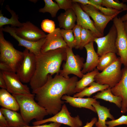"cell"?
Wrapping results in <instances>:
<instances>
[{
	"label": "cell",
	"instance_id": "obj_1",
	"mask_svg": "<svg viewBox=\"0 0 127 127\" xmlns=\"http://www.w3.org/2000/svg\"><path fill=\"white\" fill-rule=\"evenodd\" d=\"M47 82L41 87L32 91L38 103L44 108L48 115H55L61 109L64 102L61 99L64 95L75 94L74 90L78 81L77 77L66 78L59 74L54 77L48 75Z\"/></svg>",
	"mask_w": 127,
	"mask_h": 127
},
{
	"label": "cell",
	"instance_id": "obj_2",
	"mask_svg": "<svg viewBox=\"0 0 127 127\" xmlns=\"http://www.w3.org/2000/svg\"><path fill=\"white\" fill-rule=\"evenodd\" d=\"M36 68L30 85L32 91L42 86L47 82L48 75L59 74L63 61L67 59L66 48H59L41 53L35 56Z\"/></svg>",
	"mask_w": 127,
	"mask_h": 127
},
{
	"label": "cell",
	"instance_id": "obj_3",
	"mask_svg": "<svg viewBox=\"0 0 127 127\" xmlns=\"http://www.w3.org/2000/svg\"><path fill=\"white\" fill-rule=\"evenodd\" d=\"M19 105L20 114L27 125L33 119L41 121L48 114L46 110L35 101V95L12 94Z\"/></svg>",
	"mask_w": 127,
	"mask_h": 127
},
{
	"label": "cell",
	"instance_id": "obj_4",
	"mask_svg": "<svg viewBox=\"0 0 127 127\" xmlns=\"http://www.w3.org/2000/svg\"><path fill=\"white\" fill-rule=\"evenodd\" d=\"M0 61L11 67L16 72L24 57L23 52L15 49L13 45L4 38L3 31L0 29Z\"/></svg>",
	"mask_w": 127,
	"mask_h": 127
},
{
	"label": "cell",
	"instance_id": "obj_5",
	"mask_svg": "<svg viewBox=\"0 0 127 127\" xmlns=\"http://www.w3.org/2000/svg\"><path fill=\"white\" fill-rule=\"evenodd\" d=\"M67 59L62 65L59 74L66 78H69L68 75L73 74L81 78L83 75L81 72L84 64V59L78 55H75L72 48L67 46L66 48Z\"/></svg>",
	"mask_w": 127,
	"mask_h": 127
},
{
	"label": "cell",
	"instance_id": "obj_6",
	"mask_svg": "<svg viewBox=\"0 0 127 127\" xmlns=\"http://www.w3.org/2000/svg\"><path fill=\"white\" fill-rule=\"evenodd\" d=\"M122 64L120 57H118L115 61L96 75L95 81L101 84L107 85L111 88L113 87L119 82L122 78Z\"/></svg>",
	"mask_w": 127,
	"mask_h": 127
},
{
	"label": "cell",
	"instance_id": "obj_7",
	"mask_svg": "<svg viewBox=\"0 0 127 127\" xmlns=\"http://www.w3.org/2000/svg\"><path fill=\"white\" fill-rule=\"evenodd\" d=\"M56 122L68 125L70 127H81L83 123L77 115L72 117L65 104L62 106L60 111L50 118L41 121L33 122V126L39 125L48 122Z\"/></svg>",
	"mask_w": 127,
	"mask_h": 127
},
{
	"label": "cell",
	"instance_id": "obj_8",
	"mask_svg": "<svg viewBox=\"0 0 127 127\" xmlns=\"http://www.w3.org/2000/svg\"><path fill=\"white\" fill-rule=\"evenodd\" d=\"M23 60L16 72L22 82H30L35 71L36 62L35 55L25 48L23 52Z\"/></svg>",
	"mask_w": 127,
	"mask_h": 127
},
{
	"label": "cell",
	"instance_id": "obj_9",
	"mask_svg": "<svg viewBox=\"0 0 127 127\" xmlns=\"http://www.w3.org/2000/svg\"><path fill=\"white\" fill-rule=\"evenodd\" d=\"M117 35V30L113 24L106 36L95 39L94 42L97 45V53L99 56L110 52L117 54L118 50L116 45Z\"/></svg>",
	"mask_w": 127,
	"mask_h": 127
},
{
	"label": "cell",
	"instance_id": "obj_10",
	"mask_svg": "<svg viewBox=\"0 0 127 127\" xmlns=\"http://www.w3.org/2000/svg\"><path fill=\"white\" fill-rule=\"evenodd\" d=\"M113 24L117 31L116 45L117 54L119 56L122 64L127 67V35L124 27L123 22L120 18L115 17L113 19Z\"/></svg>",
	"mask_w": 127,
	"mask_h": 127
},
{
	"label": "cell",
	"instance_id": "obj_11",
	"mask_svg": "<svg viewBox=\"0 0 127 127\" xmlns=\"http://www.w3.org/2000/svg\"><path fill=\"white\" fill-rule=\"evenodd\" d=\"M80 5L82 9L92 18L96 28L103 36L104 30L107 24L117 15L107 16L91 5L80 4Z\"/></svg>",
	"mask_w": 127,
	"mask_h": 127
},
{
	"label": "cell",
	"instance_id": "obj_12",
	"mask_svg": "<svg viewBox=\"0 0 127 127\" xmlns=\"http://www.w3.org/2000/svg\"><path fill=\"white\" fill-rule=\"evenodd\" d=\"M5 81L7 90L12 94H30L29 88L22 83L16 72L1 71Z\"/></svg>",
	"mask_w": 127,
	"mask_h": 127
},
{
	"label": "cell",
	"instance_id": "obj_13",
	"mask_svg": "<svg viewBox=\"0 0 127 127\" xmlns=\"http://www.w3.org/2000/svg\"><path fill=\"white\" fill-rule=\"evenodd\" d=\"M19 27H14L15 32L19 36L24 39L36 41L45 38L47 35L41 30L30 21L22 23Z\"/></svg>",
	"mask_w": 127,
	"mask_h": 127
},
{
	"label": "cell",
	"instance_id": "obj_14",
	"mask_svg": "<svg viewBox=\"0 0 127 127\" xmlns=\"http://www.w3.org/2000/svg\"><path fill=\"white\" fill-rule=\"evenodd\" d=\"M3 32H7L15 39L18 42V45L23 46L28 50L35 56L38 55L41 53V48L44 44L45 38L36 41L28 40L21 38L16 34L14 27L8 26L0 28Z\"/></svg>",
	"mask_w": 127,
	"mask_h": 127
},
{
	"label": "cell",
	"instance_id": "obj_15",
	"mask_svg": "<svg viewBox=\"0 0 127 127\" xmlns=\"http://www.w3.org/2000/svg\"><path fill=\"white\" fill-rule=\"evenodd\" d=\"M61 29L57 28L52 32L47 35L41 52L45 53L59 48H66L67 46L61 33Z\"/></svg>",
	"mask_w": 127,
	"mask_h": 127
},
{
	"label": "cell",
	"instance_id": "obj_16",
	"mask_svg": "<svg viewBox=\"0 0 127 127\" xmlns=\"http://www.w3.org/2000/svg\"><path fill=\"white\" fill-rule=\"evenodd\" d=\"M73 9L77 17V24L83 28L89 30L95 33L98 37L103 36L96 29L94 22L90 18L89 16L81 7L77 3H73Z\"/></svg>",
	"mask_w": 127,
	"mask_h": 127
},
{
	"label": "cell",
	"instance_id": "obj_17",
	"mask_svg": "<svg viewBox=\"0 0 127 127\" xmlns=\"http://www.w3.org/2000/svg\"><path fill=\"white\" fill-rule=\"evenodd\" d=\"M122 75L119 82L111 88L114 95L121 97L122 99L121 112L125 113L127 112V68L125 67L122 70Z\"/></svg>",
	"mask_w": 127,
	"mask_h": 127
},
{
	"label": "cell",
	"instance_id": "obj_18",
	"mask_svg": "<svg viewBox=\"0 0 127 127\" xmlns=\"http://www.w3.org/2000/svg\"><path fill=\"white\" fill-rule=\"evenodd\" d=\"M94 42H90L84 47L87 51V57L81 71L83 74L94 70L97 67L99 62V57L95 50Z\"/></svg>",
	"mask_w": 127,
	"mask_h": 127
},
{
	"label": "cell",
	"instance_id": "obj_19",
	"mask_svg": "<svg viewBox=\"0 0 127 127\" xmlns=\"http://www.w3.org/2000/svg\"><path fill=\"white\" fill-rule=\"evenodd\" d=\"M61 99L65 100L64 102L68 103L71 106L74 107L85 108L96 113L92 104L97 101L93 97L84 98L75 97L70 95H64L62 96Z\"/></svg>",
	"mask_w": 127,
	"mask_h": 127
},
{
	"label": "cell",
	"instance_id": "obj_20",
	"mask_svg": "<svg viewBox=\"0 0 127 127\" xmlns=\"http://www.w3.org/2000/svg\"><path fill=\"white\" fill-rule=\"evenodd\" d=\"M76 14L72 9L61 13L57 17L59 26L65 30L72 29L76 25Z\"/></svg>",
	"mask_w": 127,
	"mask_h": 127
},
{
	"label": "cell",
	"instance_id": "obj_21",
	"mask_svg": "<svg viewBox=\"0 0 127 127\" xmlns=\"http://www.w3.org/2000/svg\"><path fill=\"white\" fill-rule=\"evenodd\" d=\"M0 111L7 120L9 127H20L28 126L21 114L16 111L4 108L0 109Z\"/></svg>",
	"mask_w": 127,
	"mask_h": 127
},
{
	"label": "cell",
	"instance_id": "obj_22",
	"mask_svg": "<svg viewBox=\"0 0 127 127\" xmlns=\"http://www.w3.org/2000/svg\"><path fill=\"white\" fill-rule=\"evenodd\" d=\"M92 106L95 108L98 117V121L95 124L96 127H107L106 124V120L108 118L111 120L115 119L113 116L110 112V109L101 106L99 101L93 103Z\"/></svg>",
	"mask_w": 127,
	"mask_h": 127
},
{
	"label": "cell",
	"instance_id": "obj_23",
	"mask_svg": "<svg viewBox=\"0 0 127 127\" xmlns=\"http://www.w3.org/2000/svg\"><path fill=\"white\" fill-rule=\"evenodd\" d=\"M0 105L4 108L16 111L20 109L15 98L5 89L0 90Z\"/></svg>",
	"mask_w": 127,
	"mask_h": 127
},
{
	"label": "cell",
	"instance_id": "obj_24",
	"mask_svg": "<svg viewBox=\"0 0 127 127\" xmlns=\"http://www.w3.org/2000/svg\"><path fill=\"white\" fill-rule=\"evenodd\" d=\"M99 72V70L96 68L92 71L84 74L81 79L76 83L75 93L80 92L94 82L95 76Z\"/></svg>",
	"mask_w": 127,
	"mask_h": 127
},
{
	"label": "cell",
	"instance_id": "obj_25",
	"mask_svg": "<svg viewBox=\"0 0 127 127\" xmlns=\"http://www.w3.org/2000/svg\"><path fill=\"white\" fill-rule=\"evenodd\" d=\"M96 99H101L115 104L119 108L121 107L122 101V98L114 95L112 92L111 88H108L98 92L93 96Z\"/></svg>",
	"mask_w": 127,
	"mask_h": 127
},
{
	"label": "cell",
	"instance_id": "obj_26",
	"mask_svg": "<svg viewBox=\"0 0 127 127\" xmlns=\"http://www.w3.org/2000/svg\"><path fill=\"white\" fill-rule=\"evenodd\" d=\"M109 87L107 85L101 84L94 82L81 91L74 94L73 97L80 98L85 96L90 97L95 93L106 89Z\"/></svg>",
	"mask_w": 127,
	"mask_h": 127
},
{
	"label": "cell",
	"instance_id": "obj_27",
	"mask_svg": "<svg viewBox=\"0 0 127 127\" xmlns=\"http://www.w3.org/2000/svg\"><path fill=\"white\" fill-rule=\"evenodd\" d=\"M6 8L10 13L11 17L10 18H8L4 16L0 11V28L6 25L10 24L13 27L18 28L20 27L22 25V23L20 22L19 20L18 15L13 10L10 8L8 5H7Z\"/></svg>",
	"mask_w": 127,
	"mask_h": 127
},
{
	"label": "cell",
	"instance_id": "obj_28",
	"mask_svg": "<svg viewBox=\"0 0 127 127\" xmlns=\"http://www.w3.org/2000/svg\"><path fill=\"white\" fill-rule=\"evenodd\" d=\"M118 57L116 54L112 52L107 53L100 56L97 68L102 71L115 61Z\"/></svg>",
	"mask_w": 127,
	"mask_h": 127
},
{
	"label": "cell",
	"instance_id": "obj_29",
	"mask_svg": "<svg viewBox=\"0 0 127 127\" xmlns=\"http://www.w3.org/2000/svg\"><path fill=\"white\" fill-rule=\"evenodd\" d=\"M45 3L44 7L39 9L40 12H48L50 14L52 17L54 18L56 16L57 14L60 9L57 4L52 0H44Z\"/></svg>",
	"mask_w": 127,
	"mask_h": 127
},
{
	"label": "cell",
	"instance_id": "obj_30",
	"mask_svg": "<svg viewBox=\"0 0 127 127\" xmlns=\"http://www.w3.org/2000/svg\"><path fill=\"white\" fill-rule=\"evenodd\" d=\"M98 37L97 35L92 31L82 28L79 49H82L85 45L91 42L94 41L95 39Z\"/></svg>",
	"mask_w": 127,
	"mask_h": 127
},
{
	"label": "cell",
	"instance_id": "obj_31",
	"mask_svg": "<svg viewBox=\"0 0 127 127\" xmlns=\"http://www.w3.org/2000/svg\"><path fill=\"white\" fill-rule=\"evenodd\" d=\"M61 35L66 44L67 46L72 48L75 47V41L72 29H61Z\"/></svg>",
	"mask_w": 127,
	"mask_h": 127
},
{
	"label": "cell",
	"instance_id": "obj_32",
	"mask_svg": "<svg viewBox=\"0 0 127 127\" xmlns=\"http://www.w3.org/2000/svg\"><path fill=\"white\" fill-rule=\"evenodd\" d=\"M102 6L119 11L127 10V5L126 4L113 0H103Z\"/></svg>",
	"mask_w": 127,
	"mask_h": 127
},
{
	"label": "cell",
	"instance_id": "obj_33",
	"mask_svg": "<svg viewBox=\"0 0 127 127\" xmlns=\"http://www.w3.org/2000/svg\"><path fill=\"white\" fill-rule=\"evenodd\" d=\"M87 4H89L93 6L103 14L107 16H111L115 15H118L122 12V11H118L112 8H105L102 6L96 5L93 3L89 0L87 1Z\"/></svg>",
	"mask_w": 127,
	"mask_h": 127
},
{
	"label": "cell",
	"instance_id": "obj_34",
	"mask_svg": "<svg viewBox=\"0 0 127 127\" xmlns=\"http://www.w3.org/2000/svg\"><path fill=\"white\" fill-rule=\"evenodd\" d=\"M41 26L44 31L49 34L53 32L56 29L54 22L48 19L42 20L41 23Z\"/></svg>",
	"mask_w": 127,
	"mask_h": 127
},
{
	"label": "cell",
	"instance_id": "obj_35",
	"mask_svg": "<svg viewBox=\"0 0 127 127\" xmlns=\"http://www.w3.org/2000/svg\"><path fill=\"white\" fill-rule=\"evenodd\" d=\"M82 28L76 24L72 29L75 41L76 49H79L81 43V31Z\"/></svg>",
	"mask_w": 127,
	"mask_h": 127
},
{
	"label": "cell",
	"instance_id": "obj_36",
	"mask_svg": "<svg viewBox=\"0 0 127 127\" xmlns=\"http://www.w3.org/2000/svg\"><path fill=\"white\" fill-rule=\"evenodd\" d=\"M106 124L108 125L107 127H114L122 125H127V115H123L117 119L106 121Z\"/></svg>",
	"mask_w": 127,
	"mask_h": 127
},
{
	"label": "cell",
	"instance_id": "obj_37",
	"mask_svg": "<svg viewBox=\"0 0 127 127\" xmlns=\"http://www.w3.org/2000/svg\"><path fill=\"white\" fill-rule=\"evenodd\" d=\"M60 9L66 11L71 9H73L72 0H55Z\"/></svg>",
	"mask_w": 127,
	"mask_h": 127
},
{
	"label": "cell",
	"instance_id": "obj_38",
	"mask_svg": "<svg viewBox=\"0 0 127 127\" xmlns=\"http://www.w3.org/2000/svg\"><path fill=\"white\" fill-rule=\"evenodd\" d=\"M61 124V123H57L52 122L48 124L37 125L33 126H30L28 125L20 127H60Z\"/></svg>",
	"mask_w": 127,
	"mask_h": 127
},
{
	"label": "cell",
	"instance_id": "obj_39",
	"mask_svg": "<svg viewBox=\"0 0 127 127\" xmlns=\"http://www.w3.org/2000/svg\"><path fill=\"white\" fill-rule=\"evenodd\" d=\"M0 127H9L7 120L0 111Z\"/></svg>",
	"mask_w": 127,
	"mask_h": 127
},
{
	"label": "cell",
	"instance_id": "obj_40",
	"mask_svg": "<svg viewBox=\"0 0 127 127\" xmlns=\"http://www.w3.org/2000/svg\"><path fill=\"white\" fill-rule=\"evenodd\" d=\"M0 71H13L9 66L5 63L1 62H0Z\"/></svg>",
	"mask_w": 127,
	"mask_h": 127
},
{
	"label": "cell",
	"instance_id": "obj_41",
	"mask_svg": "<svg viewBox=\"0 0 127 127\" xmlns=\"http://www.w3.org/2000/svg\"><path fill=\"white\" fill-rule=\"evenodd\" d=\"M0 87L2 89L7 90L5 81L3 77L2 71H0Z\"/></svg>",
	"mask_w": 127,
	"mask_h": 127
},
{
	"label": "cell",
	"instance_id": "obj_42",
	"mask_svg": "<svg viewBox=\"0 0 127 127\" xmlns=\"http://www.w3.org/2000/svg\"><path fill=\"white\" fill-rule=\"evenodd\" d=\"M97 121L96 118L94 117L91 119L90 122H87L85 126L82 127H93Z\"/></svg>",
	"mask_w": 127,
	"mask_h": 127
},
{
	"label": "cell",
	"instance_id": "obj_43",
	"mask_svg": "<svg viewBox=\"0 0 127 127\" xmlns=\"http://www.w3.org/2000/svg\"><path fill=\"white\" fill-rule=\"evenodd\" d=\"M94 4L99 6H102L103 0H89Z\"/></svg>",
	"mask_w": 127,
	"mask_h": 127
},
{
	"label": "cell",
	"instance_id": "obj_44",
	"mask_svg": "<svg viewBox=\"0 0 127 127\" xmlns=\"http://www.w3.org/2000/svg\"><path fill=\"white\" fill-rule=\"evenodd\" d=\"M123 23L124 30L127 35V20L123 22Z\"/></svg>",
	"mask_w": 127,
	"mask_h": 127
},
{
	"label": "cell",
	"instance_id": "obj_45",
	"mask_svg": "<svg viewBox=\"0 0 127 127\" xmlns=\"http://www.w3.org/2000/svg\"><path fill=\"white\" fill-rule=\"evenodd\" d=\"M120 18L123 22L127 20V13L123 16Z\"/></svg>",
	"mask_w": 127,
	"mask_h": 127
},
{
	"label": "cell",
	"instance_id": "obj_46",
	"mask_svg": "<svg viewBox=\"0 0 127 127\" xmlns=\"http://www.w3.org/2000/svg\"><path fill=\"white\" fill-rule=\"evenodd\" d=\"M122 1L123 2H127V0H122Z\"/></svg>",
	"mask_w": 127,
	"mask_h": 127
},
{
	"label": "cell",
	"instance_id": "obj_47",
	"mask_svg": "<svg viewBox=\"0 0 127 127\" xmlns=\"http://www.w3.org/2000/svg\"></svg>",
	"mask_w": 127,
	"mask_h": 127
},
{
	"label": "cell",
	"instance_id": "obj_48",
	"mask_svg": "<svg viewBox=\"0 0 127 127\" xmlns=\"http://www.w3.org/2000/svg\"></svg>",
	"mask_w": 127,
	"mask_h": 127
}]
</instances>
